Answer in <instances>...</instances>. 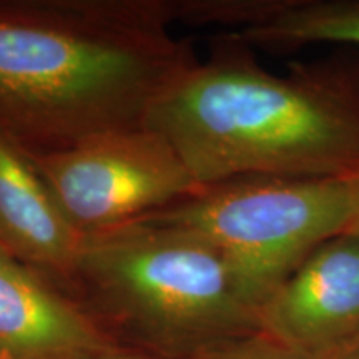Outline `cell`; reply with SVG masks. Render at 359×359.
Here are the masks:
<instances>
[{
    "label": "cell",
    "instance_id": "cell-13",
    "mask_svg": "<svg viewBox=\"0 0 359 359\" xmlns=\"http://www.w3.org/2000/svg\"><path fill=\"white\" fill-rule=\"evenodd\" d=\"M349 235H356L359 236V201H358V208H356V213H354V217L351 219V224H349L348 231Z\"/></svg>",
    "mask_w": 359,
    "mask_h": 359
},
{
    "label": "cell",
    "instance_id": "cell-7",
    "mask_svg": "<svg viewBox=\"0 0 359 359\" xmlns=\"http://www.w3.org/2000/svg\"><path fill=\"white\" fill-rule=\"evenodd\" d=\"M116 344L70 296L0 248V349L11 359H88Z\"/></svg>",
    "mask_w": 359,
    "mask_h": 359
},
{
    "label": "cell",
    "instance_id": "cell-12",
    "mask_svg": "<svg viewBox=\"0 0 359 359\" xmlns=\"http://www.w3.org/2000/svg\"><path fill=\"white\" fill-rule=\"evenodd\" d=\"M339 359H359V333L341 344Z\"/></svg>",
    "mask_w": 359,
    "mask_h": 359
},
{
    "label": "cell",
    "instance_id": "cell-5",
    "mask_svg": "<svg viewBox=\"0 0 359 359\" xmlns=\"http://www.w3.org/2000/svg\"><path fill=\"white\" fill-rule=\"evenodd\" d=\"M25 155L83 236L142 222L203 190L167 138L143 123Z\"/></svg>",
    "mask_w": 359,
    "mask_h": 359
},
{
    "label": "cell",
    "instance_id": "cell-3",
    "mask_svg": "<svg viewBox=\"0 0 359 359\" xmlns=\"http://www.w3.org/2000/svg\"><path fill=\"white\" fill-rule=\"evenodd\" d=\"M74 290L103 333L111 325L156 358L210 359L262 331L259 309L228 259L172 224L142 219L85 236L64 293Z\"/></svg>",
    "mask_w": 359,
    "mask_h": 359
},
{
    "label": "cell",
    "instance_id": "cell-4",
    "mask_svg": "<svg viewBox=\"0 0 359 359\" xmlns=\"http://www.w3.org/2000/svg\"><path fill=\"white\" fill-rule=\"evenodd\" d=\"M358 201L359 177H243L203 187L145 219L210 241L262 313L318 246L348 231Z\"/></svg>",
    "mask_w": 359,
    "mask_h": 359
},
{
    "label": "cell",
    "instance_id": "cell-2",
    "mask_svg": "<svg viewBox=\"0 0 359 359\" xmlns=\"http://www.w3.org/2000/svg\"><path fill=\"white\" fill-rule=\"evenodd\" d=\"M143 125L163 135L201 187L243 177H359V64L348 55L264 70L218 35L175 77Z\"/></svg>",
    "mask_w": 359,
    "mask_h": 359
},
{
    "label": "cell",
    "instance_id": "cell-8",
    "mask_svg": "<svg viewBox=\"0 0 359 359\" xmlns=\"http://www.w3.org/2000/svg\"><path fill=\"white\" fill-rule=\"evenodd\" d=\"M83 240L29 156L0 135V248L65 291Z\"/></svg>",
    "mask_w": 359,
    "mask_h": 359
},
{
    "label": "cell",
    "instance_id": "cell-14",
    "mask_svg": "<svg viewBox=\"0 0 359 359\" xmlns=\"http://www.w3.org/2000/svg\"><path fill=\"white\" fill-rule=\"evenodd\" d=\"M0 359H11V358H8V356H7V354H6V353H4V351H2V349H0Z\"/></svg>",
    "mask_w": 359,
    "mask_h": 359
},
{
    "label": "cell",
    "instance_id": "cell-10",
    "mask_svg": "<svg viewBox=\"0 0 359 359\" xmlns=\"http://www.w3.org/2000/svg\"><path fill=\"white\" fill-rule=\"evenodd\" d=\"M339 348L330 351H308L290 346L263 331H258L228 344L210 359H339Z\"/></svg>",
    "mask_w": 359,
    "mask_h": 359
},
{
    "label": "cell",
    "instance_id": "cell-9",
    "mask_svg": "<svg viewBox=\"0 0 359 359\" xmlns=\"http://www.w3.org/2000/svg\"><path fill=\"white\" fill-rule=\"evenodd\" d=\"M223 35L273 52L313 43L359 47V0H258L248 24Z\"/></svg>",
    "mask_w": 359,
    "mask_h": 359
},
{
    "label": "cell",
    "instance_id": "cell-11",
    "mask_svg": "<svg viewBox=\"0 0 359 359\" xmlns=\"http://www.w3.org/2000/svg\"><path fill=\"white\" fill-rule=\"evenodd\" d=\"M88 359H165V358H156L147 353H138V351H133V349L115 346V348L107 349V351L103 353H98L95 356Z\"/></svg>",
    "mask_w": 359,
    "mask_h": 359
},
{
    "label": "cell",
    "instance_id": "cell-1",
    "mask_svg": "<svg viewBox=\"0 0 359 359\" xmlns=\"http://www.w3.org/2000/svg\"><path fill=\"white\" fill-rule=\"evenodd\" d=\"M173 0H0V135L25 154L135 127L195 64Z\"/></svg>",
    "mask_w": 359,
    "mask_h": 359
},
{
    "label": "cell",
    "instance_id": "cell-6",
    "mask_svg": "<svg viewBox=\"0 0 359 359\" xmlns=\"http://www.w3.org/2000/svg\"><path fill=\"white\" fill-rule=\"evenodd\" d=\"M263 333L308 351H330L359 333V236L318 246L259 313Z\"/></svg>",
    "mask_w": 359,
    "mask_h": 359
}]
</instances>
